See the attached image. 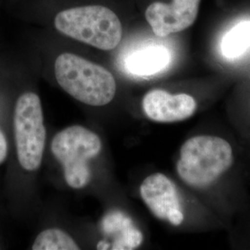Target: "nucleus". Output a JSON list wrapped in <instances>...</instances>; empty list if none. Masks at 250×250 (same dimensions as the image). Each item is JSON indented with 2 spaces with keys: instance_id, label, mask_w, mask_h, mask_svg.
Wrapping results in <instances>:
<instances>
[{
  "instance_id": "obj_1",
  "label": "nucleus",
  "mask_w": 250,
  "mask_h": 250,
  "mask_svg": "<svg viewBox=\"0 0 250 250\" xmlns=\"http://www.w3.org/2000/svg\"><path fill=\"white\" fill-rule=\"evenodd\" d=\"M55 76L65 92L82 103L105 106L116 94L112 73L75 54H61L55 62Z\"/></svg>"
},
{
  "instance_id": "obj_2",
  "label": "nucleus",
  "mask_w": 250,
  "mask_h": 250,
  "mask_svg": "<svg viewBox=\"0 0 250 250\" xmlns=\"http://www.w3.org/2000/svg\"><path fill=\"white\" fill-rule=\"evenodd\" d=\"M233 161L231 145L218 136L197 135L181 147L176 170L188 186L204 188L212 185Z\"/></svg>"
},
{
  "instance_id": "obj_3",
  "label": "nucleus",
  "mask_w": 250,
  "mask_h": 250,
  "mask_svg": "<svg viewBox=\"0 0 250 250\" xmlns=\"http://www.w3.org/2000/svg\"><path fill=\"white\" fill-rule=\"evenodd\" d=\"M54 25L63 35L105 51L117 47L123 37L119 17L100 5L64 9L56 15Z\"/></svg>"
},
{
  "instance_id": "obj_4",
  "label": "nucleus",
  "mask_w": 250,
  "mask_h": 250,
  "mask_svg": "<svg viewBox=\"0 0 250 250\" xmlns=\"http://www.w3.org/2000/svg\"><path fill=\"white\" fill-rule=\"evenodd\" d=\"M99 135L83 126H71L54 136L51 151L64 170L67 184L74 189L85 188L91 180L88 162L99 155Z\"/></svg>"
},
{
  "instance_id": "obj_5",
  "label": "nucleus",
  "mask_w": 250,
  "mask_h": 250,
  "mask_svg": "<svg viewBox=\"0 0 250 250\" xmlns=\"http://www.w3.org/2000/svg\"><path fill=\"white\" fill-rule=\"evenodd\" d=\"M13 123L21 166L28 171L37 170L43 159L46 133L41 101L36 94L27 92L19 97Z\"/></svg>"
},
{
  "instance_id": "obj_6",
  "label": "nucleus",
  "mask_w": 250,
  "mask_h": 250,
  "mask_svg": "<svg viewBox=\"0 0 250 250\" xmlns=\"http://www.w3.org/2000/svg\"><path fill=\"white\" fill-rule=\"evenodd\" d=\"M145 204L158 219L178 226L184 222L177 188L173 182L162 173H154L145 179L140 187Z\"/></svg>"
},
{
  "instance_id": "obj_7",
  "label": "nucleus",
  "mask_w": 250,
  "mask_h": 250,
  "mask_svg": "<svg viewBox=\"0 0 250 250\" xmlns=\"http://www.w3.org/2000/svg\"><path fill=\"white\" fill-rule=\"evenodd\" d=\"M199 4L200 0L153 2L146 10V19L156 36L166 37L191 26L197 20Z\"/></svg>"
},
{
  "instance_id": "obj_8",
  "label": "nucleus",
  "mask_w": 250,
  "mask_h": 250,
  "mask_svg": "<svg viewBox=\"0 0 250 250\" xmlns=\"http://www.w3.org/2000/svg\"><path fill=\"white\" fill-rule=\"evenodd\" d=\"M143 109L154 122L175 123L193 116L197 102L188 94L171 95L164 90L154 89L144 97Z\"/></svg>"
},
{
  "instance_id": "obj_9",
  "label": "nucleus",
  "mask_w": 250,
  "mask_h": 250,
  "mask_svg": "<svg viewBox=\"0 0 250 250\" xmlns=\"http://www.w3.org/2000/svg\"><path fill=\"white\" fill-rule=\"evenodd\" d=\"M101 226L103 232L113 238L109 243V250H134L143 242V233L123 212L113 211L107 215L103 219Z\"/></svg>"
},
{
  "instance_id": "obj_10",
  "label": "nucleus",
  "mask_w": 250,
  "mask_h": 250,
  "mask_svg": "<svg viewBox=\"0 0 250 250\" xmlns=\"http://www.w3.org/2000/svg\"><path fill=\"white\" fill-rule=\"evenodd\" d=\"M170 61V52L166 47L151 45L131 54L126 61V69L134 75L149 76L165 69Z\"/></svg>"
},
{
  "instance_id": "obj_11",
  "label": "nucleus",
  "mask_w": 250,
  "mask_h": 250,
  "mask_svg": "<svg viewBox=\"0 0 250 250\" xmlns=\"http://www.w3.org/2000/svg\"><path fill=\"white\" fill-rule=\"evenodd\" d=\"M250 47V21H241L224 36L221 44L225 58L233 60L239 58Z\"/></svg>"
},
{
  "instance_id": "obj_12",
  "label": "nucleus",
  "mask_w": 250,
  "mask_h": 250,
  "mask_svg": "<svg viewBox=\"0 0 250 250\" xmlns=\"http://www.w3.org/2000/svg\"><path fill=\"white\" fill-rule=\"evenodd\" d=\"M32 249L34 250H77L78 245L62 230L47 229L40 232Z\"/></svg>"
},
{
  "instance_id": "obj_13",
  "label": "nucleus",
  "mask_w": 250,
  "mask_h": 250,
  "mask_svg": "<svg viewBox=\"0 0 250 250\" xmlns=\"http://www.w3.org/2000/svg\"><path fill=\"white\" fill-rule=\"evenodd\" d=\"M8 156V142L3 131L0 128V164L6 161Z\"/></svg>"
}]
</instances>
